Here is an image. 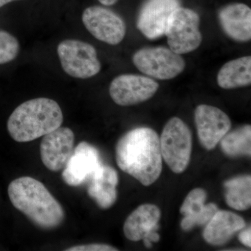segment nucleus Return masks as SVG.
<instances>
[{
	"instance_id": "obj_1",
	"label": "nucleus",
	"mask_w": 251,
	"mask_h": 251,
	"mask_svg": "<svg viewBox=\"0 0 251 251\" xmlns=\"http://www.w3.org/2000/svg\"><path fill=\"white\" fill-rule=\"evenodd\" d=\"M117 166L143 186H150L163 170L160 138L154 130L141 127L129 130L117 142Z\"/></svg>"
},
{
	"instance_id": "obj_2",
	"label": "nucleus",
	"mask_w": 251,
	"mask_h": 251,
	"mask_svg": "<svg viewBox=\"0 0 251 251\" xmlns=\"http://www.w3.org/2000/svg\"><path fill=\"white\" fill-rule=\"evenodd\" d=\"M8 195L13 206L41 229L57 228L64 222L62 205L44 184L34 178L14 179L9 185Z\"/></svg>"
},
{
	"instance_id": "obj_3",
	"label": "nucleus",
	"mask_w": 251,
	"mask_h": 251,
	"mask_svg": "<svg viewBox=\"0 0 251 251\" xmlns=\"http://www.w3.org/2000/svg\"><path fill=\"white\" fill-rule=\"evenodd\" d=\"M62 109L55 100L36 98L15 109L7 122V130L18 143H27L57 129L62 125Z\"/></svg>"
},
{
	"instance_id": "obj_4",
	"label": "nucleus",
	"mask_w": 251,
	"mask_h": 251,
	"mask_svg": "<svg viewBox=\"0 0 251 251\" xmlns=\"http://www.w3.org/2000/svg\"><path fill=\"white\" fill-rule=\"evenodd\" d=\"M162 158L173 173L186 171L192 153V134L181 119L173 117L162 132L160 138Z\"/></svg>"
},
{
	"instance_id": "obj_5",
	"label": "nucleus",
	"mask_w": 251,
	"mask_h": 251,
	"mask_svg": "<svg viewBox=\"0 0 251 251\" xmlns=\"http://www.w3.org/2000/svg\"><path fill=\"white\" fill-rule=\"evenodd\" d=\"M57 54L63 70L75 78H90L97 75L101 69L97 50L84 41H63L57 46Z\"/></svg>"
},
{
	"instance_id": "obj_6",
	"label": "nucleus",
	"mask_w": 251,
	"mask_h": 251,
	"mask_svg": "<svg viewBox=\"0 0 251 251\" xmlns=\"http://www.w3.org/2000/svg\"><path fill=\"white\" fill-rule=\"evenodd\" d=\"M199 25V15L196 11L180 6L175 10L165 34L170 49L183 54L198 49L202 41Z\"/></svg>"
},
{
	"instance_id": "obj_7",
	"label": "nucleus",
	"mask_w": 251,
	"mask_h": 251,
	"mask_svg": "<svg viewBox=\"0 0 251 251\" xmlns=\"http://www.w3.org/2000/svg\"><path fill=\"white\" fill-rule=\"evenodd\" d=\"M140 72L158 80H170L179 75L186 67L181 54L165 47L144 48L133 56Z\"/></svg>"
},
{
	"instance_id": "obj_8",
	"label": "nucleus",
	"mask_w": 251,
	"mask_h": 251,
	"mask_svg": "<svg viewBox=\"0 0 251 251\" xmlns=\"http://www.w3.org/2000/svg\"><path fill=\"white\" fill-rule=\"evenodd\" d=\"M82 23L94 37L110 45H117L125 39L126 27L116 13L102 6L87 8L82 16Z\"/></svg>"
},
{
	"instance_id": "obj_9",
	"label": "nucleus",
	"mask_w": 251,
	"mask_h": 251,
	"mask_svg": "<svg viewBox=\"0 0 251 251\" xmlns=\"http://www.w3.org/2000/svg\"><path fill=\"white\" fill-rule=\"evenodd\" d=\"M158 88V82L150 77L125 74L112 81L109 93L117 105L130 106L151 99Z\"/></svg>"
},
{
	"instance_id": "obj_10",
	"label": "nucleus",
	"mask_w": 251,
	"mask_h": 251,
	"mask_svg": "<svg viewBox=\"0 0 251 251\" xmlns=\"http://www.w3.org/2000/svg\"><path fill=\"white\" fill-rule=\"evenodd\" d=\"M101 165L99 150L87 142H81L63 169L62 179L72 187L82 186L90 181Z\"/></svg>"
},
{
	"instance_id": "obj_11",
	"label": "nucleus",
	"mask_w": 251,
	"mask_h": 251,
	"mask_svg": "<svg viewBox=\"0 0 251 251\" xmlns=\"http://www.w3.org/2000/svg\"><path fill=\"white\" fill-rule=\"evenodd\" d=\"M195 122L198 138L206 150L215 148L228 133L232 125L227 114L221 109L208 105H200L196 108Z\"/></svg>"
},
{
	"instance_id": "obj_12",
	"label": "nucleus",
	"mask_w": 251,
	"mask_h": 251,
	"mask_svg": "<svg viewBox=\"0 0 251 251\" xmlns=\"http://www.w3.org/2000/svg\"><path fill=\"white\" fill-rule=\"evenodd\" d=\"M75 135L67 127H59L44 135L40 145L41 161L52 172L62 171L74 150Z\"/></svg>"
},
{
	"instance_id": "obj_13",
	"label": "nucleus",
	"mask_w": 251,
	"mask_h": 251,
	"mask_svg": "<svg viewBox=\"0 0 251 251\" xmlns=\"http://www.w3.org/2000/svg\"><path fill=\"white\" fill-rule=\"evenodd\" d=\"M179 6V0H148L140 10L137 27L148 39L161 37L172 14Z\"/></svg>"
},
{
	"instance_id": "obj_14",
	"label": "nucleus",
	"mask_w": 251,
	"mask_h": 251,
	"mask_svg": "<svg viewBox=\"0 0 251 251\" xmlns=\"http://www.w3.org/2000/svg\"><path fill=\"white\" fill-rule=\"evenodd\" d=\"M206 192L201 188L192 190L185 198L180 208V213L184 216L181 222L183 230L189 231L196 226H204L219 210L214 203L205 204Z\"/></svg>"
},
{
	"instance_id": "obj_15",
	"label": "nucleus",
	"mask_w": 251,
	"mask_h": 251,
	"mask_svg": "<svg viewBox=\"0 0 251 251\" xmlns=\"http://www.w3.org/2000/svg\"><path fill=\"white\" fill-rule=\"evenodd\" d=\"M221 27L231 39L246 42L251 39V9L247 5L234 3L220 10Z\"/></svg>"
},
{
	"instance_id": "obj_16",
	"label": "nucleus",
	"mask_w": 251,
	"mask_h": 251,
	"mask_svg": "<svg viewBox=\"0 0 251 251\" xmlns=\"http://www.w3.org/2000/svg\"><path fill=\"white\" fill-rule=\"evenodd\" d=\"M245 226L244 219L235 213L218 210L206 224L203 238L211 245H224Z\"/></svg>"
},
{
	"instance_id": "obj_17",
	"label": "nucleus",
	"mask_w": 251,
	"mask_h": 251,
	"mask_svg": "<svg viewBox=\"0 0 251 251\" xmlns=\"http://www.w3.org/2000/svg\"><path fill=\"white\" fill-rule=\"evenodd\" d=\"M118 183L117 171L102 164L88 182L87 194L100 209H109L116 202Z\"/></svg>"
},
{
	"instance_id": "obj_18",
	"label": "nucleus",
	"mask_w": 251,
	"mask_h": 251,
	"mask_svg": "<svg viewBox=\"0 0 251 251\" xmlns=\"http://www.w3.org/2000/svg\"><path fill=\"white\" fill-rule=\"evenodd\" d=\"M160 219L161 211L158 206L151 204L140 205L126 219L124 234L128 240L139 242L150 231L158 230Z\"/></svg>"
},
{
	"instance_id": "obj_19",
	"label": "nucleus",
	"mask_w": 251,
	"mask_h": 251,
	"mask_svg": "<svg viewBox=\"0 0 251 251\" xmlns=\"http://www.w3.org/2000/svg\"><path fill=\"white\" fill-rule=\"evenodd\" d=\"M219 87L226 90L246 87L251 83L250 56L234 59L225 64L218 74Z\"/></svg>"
},
{
	"instance_id": "obj_20",
	"label": "nucleus",
	"mask_w": 251,
	"mask_h": 251,
	"mask_svg": "<svg viewBox=\"0 0 251 251\" xmlns=\"http://www.w3.org/2000/svg\"><path fill=\"white\" fill-rule=\"evenodd\" d=\"M226 202L232 209L245 211L251 206V177L244 175L227 180L224 183Z\"/></svg>"
},
{
	"instance_id": "obj_21",
	"label": "nucleus",
	"mask_w": 251,
	"mask_h": 251,
	"mask_svg": "<svg viewBox=\"0 0 251 251\" xmlns=\"http://www.w3.org/2000/svg\"><path fill=\"white\" fill-rule=\"evenodd\" d=\"M221 147L225 154L229 157L251 156V126L246 125L227 133L221 139Z\"/></svg>"
},
{
	"instance_id": "obj_22",
	"label": "nucleus",
	"mask_w": 251,
	"mask_h": 251,
	"mask_svg": "<svg viewBox=\"0 0 251 251\" xmlns=\"http://www.w3.org/2000/svg\"><path fill=\"white\" fill-rule=\"evenodd\" d=\"M19 50L18 39L7 31L0 30V64L14 60Z\"/></svg>"
},
{
	"instance_id": "obj_23",
	"label": "nucleus",
	"mask_w": 251,
	"mask_h": 251,
	"mask_svg": "<svg viewBox=\"0 0 251 251\" xmlns=\"http://www.w3.org/2000/svg\"><path fill=\"white\" fill-rule=\"evenodd\" d=\"M67 251H117L118 249L107 244H92L75 246L66 249Z\"/></svg>"
},
{
	"instance_id": "obj_24",
	"label": "nucleus",
	"mask_w": 251,
	"mask_h": 251,
	"mask_svg": "<svg viewBox=\"0 0 251 251\" xmlns=\"http://www.w3.org/2000/svg\"><path fill=\"white\" fill-rule=\"evenodd\" d=\"M239 240L246 247H251V227L243 230L239 234Z\"/></svg>"
},
{
	"instance_id": "obj_25",
	"label": "nucleus",
	"mask_w": 251,
	"mask_h": 251,
	"mask_svg": "<svg viewBox=\"0 0 251 251\" xmlns=\"http://www.w3.org/2000/svg\"><path fill=\"white\" fill-rule=\"evenodd\" d=\"M99 1L104 6H112V5L116 4L119 0H99Z\"/></svg>"
},
{
	"instance_id": "obj_26",
	"label": "nucleus",
	"mask_w": 251,
	"mask_h": 251,
	"mask_svg": "<svg viewBox=\"0 0 251 251\" xmlns=\"http://www.w3.org/2000/svg\"><path fill=\"white\" fill-rule=\"evenodd\" d=\"M13 1H16V0H0V8L2 7L4 5L9 4V3Z\"/></svg>"
}]
</instances>
